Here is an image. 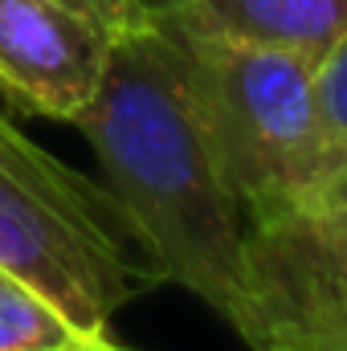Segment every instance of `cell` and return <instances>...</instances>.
<instances>
[{
    "label": "cell",
    "instance_id": "cell-6",
    "mask_svg": "<svg viewBox=\"0 0 347 351\" xmlns=\"http://www.w3.org/2000/svg\"><path fill=\"white\" fill-rule=\"evenodd\" d=\"M188 41H229L319 62L347 29V0H188L156 21Z\"/></svg>",
    "mask_w": 347,
    "mask_h": 351
},
{
    "label": "cell",
    "instance_id": "cell-4",
    "mask_svg": "<svg viewBox=\"0 0 347 351\" xmlns=\"http://www.w3.org/2000/svg\"><path fill=\"white\" fill-rule=\"evenodd\" d=\"M250 351H347V229L286 213L246 229Z\"/></svg>",
    "mask_w": 347,
    "mask_h": 351
},
{
    "label": "cell",
    "instance_id": "cell-8",
    "mask_svg": "<svg viewBox=\"0 0 347 351\" xmlns=\"http://www.w3.org/2000/svg\"><path fill=\"white\" fill-rule=\"evenodd\" d=\"M311 86H315L319 135H323V172H331L347 156V29L311 66Z\"/></svg>",
    "mask_w": 347,
    "mask_h": 351
},
{
    "label": "cell",
    "instance_id": "cell-3",
    "mask_svg": "<svg viewBox=\"0 0 347 351\" xmlns=\"http://www.w3.org/2000/svg\"><path fill=\"white\" fill-rule=\"evenodd\" d=\"M176 41L188 62L200 119L246 221L261 225L286 217L323 176L311 62L258 45Z\"/></svg>",
    "mask_w": 347,
    "mask_h": 351
},
{
    "label": "cell",
    "instance_id": "cell-11",
    "mask_svg": "<svg viewBox=\"0 0 347 351\" xmlns=\"http://www.w3.org/2000/svg\"><path fill=\"white\" fill-rule=\"evenodd\" d=\"M131 4H135V12L143 21H164V16H172L180 4H188V0H131Z\"/></svg>",
    "mask_w": 347,
    "mask_h": 351
},
{
    "label": "cell",
    "instance_id": "cell-5",
    "mask_svg": "<svg viewBox=\"0 0 347 351\" xmlns=\"http://www.w3.org/2000/svg\"><path fill=\"white\" fill-rule=\"evenodd\" d=\"M110 41L66 0H0V94L29 114L74 123L102 82Z\"/></svg>",
    "mask_w": 347,
    "mask_h": 351
},
{
    "label": "cell",
    "instance_id": "cell-9",
    "mask_svg": "<svg viewBox=\"0 0 347 351\" xmlns=\"http://www.w3.org/2000/svg\"><path fill=\"white\" fill-rule=\"evenodd\" d=\"M290 213H302V217H315V221L344 225L347 229V156L331 168V172L319 176V180L307 188V196H302Z\"/></svg>",
    "mask_w": 347,
    "mask_h": 351
},
{
    "label": "cell",
    "instance_id": "cell-1",
    "mask_svg": "<svg viewBox=\"0 0 347 351\" xmlns=\"http://www.w3.org/2000/svg\"><path fill=\"white\" fill-rule=\"evenodd\" d=\"M74 127L160 282L196 294L250 348V221L200 119L184 49L164 25L135 21L110 41L102 82Z\"/></svg>",
    "mask_w": 347,
    "mask_h": 351
},
{
    "label": "cell",
    "instance_id": "cell-7",
    "mask_svg": "<svg viewBox=\"0 0 347 351\" xmlns=\"http://www.w3.org/2000/svg\"><path fill=\"white\" fill-rule=\"evenodd\" d=\"M110 335L82 331L53 298L0 265V351H78Z\"/></svg>",
    "mask_w": 347,
    "mask_h": 351
},
{
    "label": "cell",
    "instance_id": "cell-2",
    "mask_svg": "<svg viewBox=\"0 0 347 351\" xmlns=\"http://www.w3.org/2000/svg\"><path fill=\"white\" fill-rule=\"evenodd\" d=\"M0 265L53 298L90 335H110L115 311L160 282L106 184L37 147L4 110Z\"/></svg>",
    "mask_w": 347,
    "mask_h": 351
},
{
    "label": "cell",
    "instance_id": "cell-10",
    "mask_svg": "<svg viewBox=\"0 0 347 351\" xmlns=\"http://www.w3.org/2000/svg\"><path fill=\"white\" fill-rule=\"evenodd\" d=\"M66 4H74L78 12H86L94 25H102L110 37H119L127 25H135V21H143L139 12H135V4L131 0H66Z\"/></svg>",
    "mask_w": 347,
    "mask_h": 351
},
{
    "label": "cell",
    "instance_id": "cell-12",
    "mask_svg": "<svg viewBox=\"0 0 347 351\" xmlns=\"http://www.w3.org/2000/svg\"><path fill=\"white\" fill-rule=\"evenodd\" d=\"M78 351H131V348H119L115 339H98V343H90V348H78Z\"/></svg>",
    "mask_w": 347,
    "mask_h": 351
}]
</instances>
